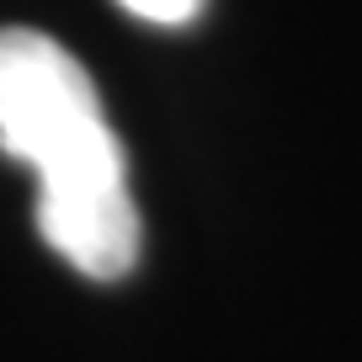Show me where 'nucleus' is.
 <instances>
[{
	"mask_svg": "<svg viewBox=\"0 0 362 362\" xmlns=\"http://www.w3.org/2000/svg\"><path fill=\"white\" fill-rule=\"evenodd\" d=\"M0 149L37 176V235L80 277L139 267V208L96 80L64 43L0 27Z\"/></svg>",
	"mask_w": 362,
	"mask_h": 362,
	"instance_id": "1",
	"label": "nucleus"
},
{
	"mask_svg": "<svg viewBox=\"0 0 362 362\" xmlns=\"http://www.w3.org/2000/svg\"><path fill=\"white\" fill-rule=\"evenodd\" d=\"M117 6L128 16H139V22H149V27H187V22L203 16L208 0H117Z\"/></svg>",
	"mask_w": 362,
	"mask_h": 362,
	"instance_id": "2",
	"label": "nucleus"
}]
</instances>
